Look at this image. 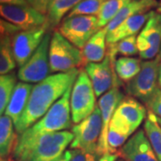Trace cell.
<instances>
[{
  "label": "cell",
  "mask_w": 161,
  "mask_h": 161,
  "mask_svg": "<svg viewBox=\"0 0 161 161\" xmlns=\"http://www.w3.org/2000/svg\"><path fill=\"white\" fill-rule=\"evenodd\" d=\"M79 72L78 69H74L48 75L33 86L24 112L15 125L16 132L21 134L46 115L52 106L73 87Z\"/></svg>",
  "instance_id": "1"
},
{
  "label": "cell",
  "mask_w": 161,
  "mask_h": 161,
  "mask_svg": "<svg viewBox=\"0 0 161 161\" xmlns=\"http://www.w3.org/2000/svg\"><path fill=\"white\" fill-rule=\"evenodd\" d=\"M74 140L69 131L40 135L27 142H16L14 149L15 161H57Z\"/></svg>",
  "instance_id": "2"
},
{
  "label": "cell",
  "mask_w": 161,
  "mask_h": 161,
  "mask_svg": "<svg viewBox=\"0 0 161 161\" xmlns=\"http://www.w3.org/2000/svg\"><path fill=\"white\" fill-rule=\"evenodd\" d=\"M72 88H69L65 93L59 98L51 108L41 119L36 122L33 125L20 134L17 142H27L37 138L40 135L61 132L71 127V108L70 97Z\"/></svg>",
  "instance_id": "3"
},
{
  "label": "cell",
  "mask_w": 161,
  "mask_h": 161,
  "mask_svg": "<svg viewBox=\"0 0 161 161\" xmlns=\"http://www.w3.org/2000/svg\"><path fill=\"white\" fill-rule=\"evenodd\" d=\"M48 60L51 73H65L85 66L81 50L65 40L59 31H55L51 36Z\"/></svg>",
  "instance_id": "4"
},
{
  "label": "cell",
  "mask_w": 161,
  "mask_h": 161,
  "mask_svg": "<svg viewBox=\"0 0 161 161\" xmlns=\"http://www.w3.org/2000/svg\"><path fill=\"white\" fill-rule=\"evenodd\" d=\"M96 94L84 69H80L72 88L70 97L71 117L73 123L79 124L92 114L96 108Z\"/></svg>",
  "instance_id": "5"
},
{
  "label": "cell",
  "mask_w": 161,
  "mask_h": 161,
  "mask_svg": "<svg viewBox=\"0 0 161 161\" xmlns=\"http://www.w3.org/2000/svg\"><path fill=\"white\" fill-rule=\"evenodd\" d=\"M161 60L156 58L142 63L138 75L126 83L125 90L130 97L147 103L158 89V70Z\"/></svg>",
  "instance_id": "6"
},
{
  "label": "cell",
  "mask_w": 161,
  "mask_h": 161,
  "mask_svg": "<svg viewBox=\"0 0 161 161\" xmlns=\"http://www.w3.org/2000/svg\"><path fill=\"white\" fill-rule=\"evenodd\" d=\"M101 130V113L97 105L92 114L72 127L74 140L71 142V148L74 150L97 153Z\"/></svg>",
  "instance_id": "7"
},
{
  "label": "cell",
  "mask_w": 161,
  "mask_h": 161,
  "mask_svg": "<svg viewBox=\"0 0 161 161\" xmlns=\"http://www.w3.org/2000/svg\"><path fill=\"white\" fill-rule=\"evenodd\" d=\"M58 30L65 40L81 50L92 36L101 29L98 28L97 16L76 15L64 19Z\"/></svg>",
  "instance_id": "8"
},
{
  "label": "cell",
  "mask_w": 161,
  "mask_h": 161,
  "mask_svg": "<svg viewBox=\"0 0 161 161\" xmlns=\"http://www.w3.org/2000/svg\"><path fill=\"white\" fill-rule=\"evenodd\" d=\"M50 40L51 36L47 33L33 55L22 67H20L17 77L21 81L26 83H39L48 76V74L50 73L48 60Z\"/></svg>",
  "instance_id": "9"
},
{
  "label": "cell",
  "mask_w": 161,
  "mask_h": 161,
  "mask_svg": "<svg viewBox=\"0 0 161 161\" xmlns=\"http://www.w3.org/2000/svg\"><path fill=\"white\" fill-rule=\"evenodd\" d=\"M148 112L142 104L132 97L123 98L117 106L110 124L122 129L130 136L147 117Z\"/></svg>",
  "instance_id": "10"
},
{
  "label": "cell",
  "mask_w": 161,
  "mask_h": 161,
  "mask_svg": "<svg viewBox=\"0 0 161 161\" xmlns=\"http://www.w3.org/2000/svg\"><path fill=\"white\" fill-rule=\"evenodd\" d=\"M47 23L34 29L21 31L11 37L12 50L18 66L22 67L33 55L47 34Z\"/></svg>",
  "instance_id": "11"
},
{
  "label": "cell",
  "mask_w": 161,
  "mask_h": 161,
  "mask_svg": "<svg viewBox=\"0 0 161 161\" xmlns=\"http://www.w3.org/2000/svg\"><path fill=\"white\" fill-rule=\"evenodd\" d=\"M161 47V14L152 11V14L137 36L140 58L152 60L159 53Z\"/></svg>",
  "instance_id": "12"
},
{
  "label": "cell",
  "mask_w": 161,
  "mask_h": 161,
  "mask_svg": "<svg viewBox=\"0 0 161 161\" xmlns=\"http://www.w3.org/2000/svg\"><path fill=\"white\" fill-rule=\"evenodd\" d=\"M118 86L119 85L117 84H114L109 91L102 95L98 100V106L101 113L102 119V130L97 149V154L99 158L105 154L109 153L108 146V132L110 121L113 117L117 106L125 98Z\"/></svg>",
  "instance_id": "13"
},
{
  "label": "cell",
  "mask_w": 161,
  "mask_h": 161,
  "mask_svg": "<svg viewBox=\"0 0 161 161\" xmlns=\"http://www.w3.org/2000/svg\"><path fill=\"white\" fill-rule=\"evenodd\" d=\"M0 17L26 31L40 27L47 23V16L30 6L0 4Z\"/></svg>",
  "instance_id": "14"
},
{
  "label": "cell",
  "mask_w": 161,
  "mask_h": 161,
  "mask_svg": "<svg viewBox=\"0 0 161 161\" xmlns=\"http://www.w3.org/2000/svg\"><path fill=\"white\" fill-rule=\"evenodd\" d=\"M84 70L92 81L96 97H101L108 92L114 84H120V80H117L115 74V66L111 63L108 53L103 61L88 64Z\"/></svg>",
  "instance_id": "15"
},
{
  "label": "cell",
  "mask_w": 161,
  "mask_h": 161,
  "mask_svg": "<svg viewBox=\"0 0 161 161\" xmlns=\"http://www.w3.org/2000/svg\"><path fill=\"white\" fill-rule=\"evenodd\" d=\"M125 161H159L143 130H139L119 151Z\"/></svg>",
  "instance_id": "16"
},
{
  "label": "cell",
  "mask_w": 161,
  "mask_h": 161,
  "mask_svg": "<svg viewBox=\"0 0 161 161\" xmlns=\"http://www.w3.org/2000/svg\"><path fill=\"white\" fill-rule=\"evenodd\" d=\"M32 88L33 86L30 83L20 81L16 83L13 91L10 100L5 111V115L11 118L14 126L17 125L24 112Z\"/></svg>",
  "instance_id": "17"
},
{
  "label": "cell",
  "mask_w": 161,
  "mask_h": 161,
  "mask_svg": "<svg viewBox=\"0 0 161 161\" xmlns=\"http://www.w3.org/2000/svg\"><path fill=\"white\" fill-rule=\"evenodd\" d=\"M151 14H152V11H150L148 13L140 14L128 18L113 31L108 32L107 44L115 43L125 38L136 35L148 22Z\"/></svg>",
  "instance_id": "18"
},
{
  "label": "cell",
  "mask_w": 161,
  "mask_h": 161,
  "mask_svg": "<svg viewBox=\"0 0 161 161\" xmlns=\"http://www.w3.org/2000/svg\"><path fill=\"white\" fill-rule=\"evenodd\" d=\"M107 34L106 28L99 30L92 36L81 49L84 64L90 63H99L107 56Z\"/></svg>",
  "instance_id": "19"
},
{
  "label": "cell",
  "mask_w": 161,
  "mask_h": 161,
  "mask_svg": "<svg viewBox=\"0 0 161 161\" xmlns=\"http://www.w3.org/2000/svg\"><path fill=\"white\" fill-rule=\"evenodd\" d=\"M158 3V2L157 0H132L115 15V17L105 28L108 32L113 31L128 18L140 14L148 13L151 8L157 7Z\"/></svg>",
  "instance_id": "20"
},
{
  "label": "cell",
  "mask_w": 161,
  "mask_h": 161,
  "mask_svg": "<svg viewBox=\"0 0 161 161\" xmlns=\"http://www.w3.org/2000/svg\"><path fill=\"white\" fill-rule=\"evenodd\" d=\"M81 0H51L47 12L48 30L57 27L64 16L71 12Z\"/></svg>",
  "instance_id": "21"
},
{
  "label": "cell",
  "mask_w": 161,
  "mask_h": 161,
  "mask_svg": "<svg viewBox=\"0 0 161 161\" xmlns=\"http://www.w3.org/2000/svg\"><path fill=\"white\" fill-rule=\"evenodd\" d=\"M13 120L7 115L0 116V157L6 158L14 151L17 140Z\"/></svg>",
  "instance_id": "22"
},
{
  "label": "cell",
  "mask_w": 161,
  "mask_h": 161,
  "mask_svg": "<svg viewBox=\"0 0 161 161\" xmlns=\"http://www.w3.org/2000/svg\"><path fill=\"white\" fill-rule=\"evenodd\" d=\"M141 59L131 57H121L115 62V71L120 81L128 83L138 75L142 68Z\"/></svg>",
  "instance_id": "23"
},
{
  "label": "cell",
  "mask_w": 161,
  "mask_h": 161,
  "mask_svg": "<svg viewBox=\"0 0 161 161\" xmlns=\"http://www.w3.org/2000/svg\"><path fill=\"white\" fill-rule=\"evenodd\" d=\"M107 53L112 64H115L117 55L123 57H132L139 54L137 47V36L133 35L125 38L115 43L107 44Z\"/></svg>",
  "instance_id": "24"
},
{
  "label": "cell",
  "mask_w": 161,
  "mask_h": 161,
  "mask_svg": "<svg viewBox=\"0 0 161 161\" xmlns=\"http://www.w3.org/2000/svg\"><path fill=\"white\" fill-rule=\"evenodd\" d=\"M144 132L157 158L161 161V126L158 122L157 115L150 110L148 111V115L144 123Z\"/></svg>",
  "instance_id": "25"
},
{
  "label": "cell",
  "mask_w": 161,
  "mask_h": 161,
  "mask_svg": "<svg viewBox=\"0 0 161 161\" xmlns=\"http://www.w3.org/2000/svg\"><path fill=\"white\" fill-rule=\"evenodd\" d=\"M132 0H106L98 15V26L103 29Z\"/></svg>",
  "instance_id": "26"
},
{
  "label": "cell",
  "mask_w": 161,
  "mask_h": 161,
  "mask_svg": "<svg viewBox=\"0 0 161 161\" xmlns=\"http://www.w3.org/2000/svg\"><path fill=\"white\" fill-rule=\"evenodd\" d=\"M16 65L12 50L11 37L0 39V75H9Z\"/></svg>",
  "instance_id": "27"
},
{
  "label": "cell",
  "mask_w": 161,
  "mask_h": 161,
  "mask_svg": "<svg viewBox=\"0 0 161 161\" xmlns=\"http://www.w3.org/2000/svg\"><path fill=\"white\" fill-rule=\"evenodd\" d=\"M15 85L16 76L14 74L0 75V116L6 111Z\"/></svg>",
  "instance_id": "28"
},
{
  "label": "cell",
  "mask_w": 161,
  "mask_h": 161,
  "mask_svg": "<svg viewBox=\"0 0 161 161\" xmlns=\"http://www.w3.org/2000/svg\"><path fill=\"white\" fill-rule=\"evenodd\" d=\"M105 1L106 0H81L68 14L67 17H73L76 15H98Z\"/></svg>",
  "instance_id": "29"
},
{
  "label": "cell",
  "mask_w": 161,
  "mask_h": 161,
  "mask_svg": "<svg viewBox=\"0 0 161 161\" xmlns=\"http://www.w3.org/2000/svg\"><path fill=\"white\" fill-rule=\"evenodd\" d=\"M130 135L127 132L114 125L113 124H109L108 132V146L109 153L116 154L117 150L126 143Z\"/></svg>",
  "instance_id": "30"
},
{
  "label": "cell",
  "mask_w": 161,
  "mask_h": 161,
  "mask_svg": "<svg viewBox=\"0 0 161 161\" xmlns=\"http://www.w3.org/2000/svg\"><path fill=\"white\" fill-rule=\"evenodd\" d=\"M147 108L151 111L154 115L158 117L161 118V88L158 87V89L153 94V96L146 103Z\"/></svg>",
  "instance_id": "31"
},
{
  "label": "cell",
  "mask_w": 161,
  "mask_h": 161,
  "mask_svg": "<svg viewBox=\"0 0 161 161\" xmlns=\"http://www.w3.org/2000/svg\"><path fill=\"white\" fill-rule=\"evenodd\" d=\"M21 31H22L21 28L6 22V20L0 17V39L6 38V37H12L13 35Z\"/></svg>",
  "instance_id": "32"
},
{
  "label": "cell",
  "mask_w": 161,
  "mask_h": 161,
  "mask_svg": "<svg viewBox=\"0 0 161 161\" xmlns=\"http://www.w3.org/2000/svg\"><path fill=\"white\" fill-rule=\"evenodd\" d=\"M97 153L88 152L84 150H72V158L70 161H98Z\"/></svg>",
  "instance_id": "33"
},
{
  "label": "cell",
  "mask_w": 161,
  "mask_h": 161,
  "mask_svg": "<svg viewBox=\"0 0 161 161\" xmlns=\"http://www.w3.org/2000/svg\"><path fill=\"white\" fill-rule=\"evenodd\" d=\"M51 0H27L28 5L35 10L39 11L43 14H46L47 12V7Z\"/></svg>",
  "instance_id": "34"
},
{
  "label": "cell",
  "mask_w": 161,
  "mask_h": 161,
  "mask_svg": "<svg viewBox=\"0 0 161 161\" xmlns=\"http://www.w3.org/2000/svg\"><path fill=\"white\" fill-rule=\"evenodd\" d=\"M3 5H14V6H29L27 0H0Z\"/></svg>",
  "instance_id": "35"
},
{
  "label": "cell",
  "mask_w": 161,
  "mask_h": 161,
  "mask_svg": "<svg viewBox=\"0 0 161 161\" xmlns=\"http://www.w3.org/2000/svg\"><path fill=\"white\" fill-rule=\"evenodd\" d=\"M118 156L119 154L116 153V154H111V153H108V154H105V155L101 156L98 161H116L118 158Z\"/></svg>",
  "instance_id": "36"
},
{
  "label": "cell",
  "mask_w": 161,
  "mask_h": 161,
  "mask_svg": "<svg viewBox=\"0 0 161 161\" xmlns=\"http://www.w3.org/2000/svg\"><path fill=\"white\" fill-rule=\"evenodd\" d=\"M71 158H72V150H66L62 156V158L57 161H70Z\"/></svg>",
  "instance_id": "37"
},
{
  "label": "cell",
  "mask_w": 161,
  "mask_h": 161,
  "mask_svg": "<svg viewBox=\"0 0 161 161\" xmlns=\"http://www.w3.org/2000/svg\"><path fill=\"white\" fill-rule=\"evenodd\" d=\"M158 86L161 88V62L159 65V70H158Z\"/></svg>",
  "instance_id": "38"
},
{
  "label": "cell",
  "mask_w": 161,
  "mask_h": 161,
  "mask_svg": "<svg viewBox=\"0 0 161 161\" xmlns=\"http://www.w3.org/2000/svg\"><path fill=\"white\" fill-rule=\"evenodd\" d=\"M157 12H158V13H159V14H161V0H159V1H158V3Z\"/></svg>",
  "instance_id": "39"
},
{
  "label": "cell",
  "mask_w": 161,
  "mask_h": 161,
  "mask_svg": "<svg viewBox=\"0 0 161 161\" xmlns=\"http://www.w3.org/2000/svg\"><path fill=\"white\" fill-rule=\"evenodd\" d=\"M157 58H158L161 60V47H160V50H159V53H158V55L157 56Z\"/></svg>",
  "instance_id": "40"
},
{
  "label": "cell",
  "mask_w": 161,
  "mask_h": 161,
  "mask_svg": "<svg viewBox=\"0 0 161 161\" xmlns=\"http://www.w3.org/2000/svg\"><path fill=\"white\" fill-rule=\"evenodd\" d=\"M158 117V116H157ZM158 124H159V125L161 126V118H159V117H158Z\"/></svg>",
  "instance_id": "41"
},
{
  "label": "cell",
  "mask_w": 161,
  "mask_h": 161,
  "mask_svg": "<svg viewBox=\"0 0 161 161\" xmlns=\"http://www.w3.org/2000/svg\"><path fill=\"white\" fill-rule=\"evenodd\" d=\"M0 161H6V160L5 159V158H1V157H0Z\"/></svg>",
  "instance_id": "42"
},
{
  "label": "cell",
  "mask_w": 161,
  "mask_h": 161,
  "mask_svg": "<svg viewBox=\"0 0 161 161\" xmlns=\"http://www.w3.org/2000/svg\"><path fill=\"white\" fill-rule=\"evenodd\" d=\"M117 161H125V160H124V159H118Z\"/></svg>",
  "instance_id": "43"
}]
</instances>
